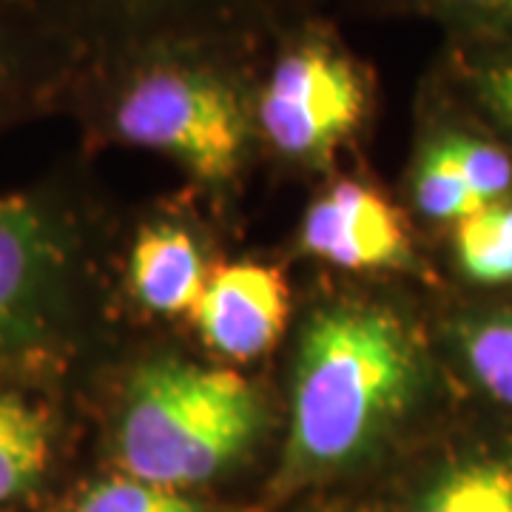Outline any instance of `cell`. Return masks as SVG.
Wrapping results in <instances>:
<instances>
[{"mask_svg": "<svg viewBox=\"0 0 512 512\" xmlns=\"http://www.w3.org/2000/svg\"><path fill=\"white\" fill-rule=\"evenodd\" d=\"M293 23L256 80L254 131L279 157L322 165L367 123L373 77L330 29Z\"/></svg>", "mask_w": 512, "mask_h": 512, "instance_id": "obj_5", "label": "cell"}, {"mask_svg": "<svg viewBox=\"0 0 512 512\" xmlns=\"http://www.w3.org/2000/svg\"><path fill=\"white\" fill-rule=\"evenodd\" d=\"M234 40H160L80 60L57 109H72L97 137L148 148L194 177L237 174L254 131V89Z\"/></svg>", "mask_w": 512, "mask_h": 512, "instance_id": "obj_1", "label": "cell"}, {"mask_svg": "<svg viewBox=\"0 0 512 512\" xmlns=\"http://www.w3.org/2000/svg\"><path fill=\"white\" fill-rule=\"evenodd\" d=\"M23 117H32V114H26V111H0V131L6 126H12V123H18Z\"/></svg>", "mask_w": 512, "mask_h": 512, "instance_id": "obj_19", "label": "cell"}, {"mask_svg": "<svg viewBox=\"0 0 512 512\" xmlns=\"http://www.w3.org/2000/svg\"><path fill=\"white\" fill-rule=\"evenodd\" d=\"M57 382L0 384V507L35 495L55 470L66 433Z\"/></svg>", "mask_w": 512, "mask_h": 512, "instance_id": "obj_10", "label": "cell"}, {"mask_svg": "<svg viewBox=\"0 0 512 512\" xmlns=\"http://www.w3.org/2000/svg\"><path fill=\"white\" fill-rule=\"evenodd\" d=\"M421 350L396 313L333 305L313 316L293 376L288 473L322 476L382 439L419 396Z\"/></svg>", "mask_w": 512, "mask_h": 512, "instance_id": "obj_2", "label": "cell"}, {"mask_svg": "<svg viewBox=\"0 0 512 512\" xmlns=\"http://www.w3.org/2000/svg\"><path fill=\"white\" fill-rule=\"evenodd\" d=\"M379 9L427 15L453 35H512V0H367Z\"/></svg>", "mask_w": 512, "mask_h": 512, "instance_id": "obj_18", "label": "cell"}, {"mask_svg": "<svg viewBox=\"0 0 512 512\" xmlns=\"http://www.w3.org/2000/svg\"><path fill=\"white\" fill-rule=\"evenodd\" d=\"M128 282L137 302L154 313H191L208 271L197 242L177 225L143 228L128 256Z\"/></svg>", "mask_w": 512, "mask_h": 512, "instance_id": "obj_11", "label": "cell"}, {"mask_svg": "<svg viewBox=\"0 0 512 512\" xmlns=\"http://www.w3.org/2000/svg\"><path fill=\"white\" fill-rule=\"evenodd\" d=\"M259 416L254 387L234 370L148 362L123 387L111 450L126 476L185 490L242 458Z\"/></svg>", "mask_w": 512, "mask_h": 512, "instance_id": "obj_4", "label": "cell"}, {"mask_svg": "<svg viewBox=\"0 0 512 512\" xmlns=\"http://www.w3.org/2000/svg\"><path fill=\"white\" fill-rule=\"evenodd\" d=\"M63 512H211L180 490L157 487L126 473L83 484Z\"/></svg>", "mask_w": 512, "mask_h": 512, "instance_id": "obj_17", "label": "cell"}, {"mask_svg": "<svg viewBox=\"0 0 512 512\" xmlns=\"http://www.w3.org/2000/svg\"><path fill=\"white\" fill-rule=\"evenodd\" d=\"M86 55L160 40H237L305 0H32Z\"/></svg>", "mask_w": 512, "mask_h": 512, "instance_id": "obj_6", "label": "cell"}, {"mask_svg": "<svg viewBox=\"0 0 512 512\" xmlns=\"http://www.w3.org/2000/svg\"><path fill=\"white\" fill-rule=\"evenodd\" d=\"M458 353L478 390L512 413V302L470 316L458 328Z\"/></svg>", "mask_w": 512, "mask_h": 512, "instance_id": "obj_16", "label": "cell"}, {"mask_svg": "<svg viewBox=\"0 0 512 512\" xmlns=\"http://www.w3.org/2000/svg\"><path fill=\"white\" fill-rule=\"evenodd\" d=\"M439 77L512 148V35H453Z\"/></svg>", "mask_w": 512, "mask_h": 512, "instance_id": "obj_12", "label": "cell"}, {"mask_svg": "<svg viewBox=\"0 0 512 512\" xmlns=\"http://www.w3.org/2000/svg\"><path fill=\"white\" fill-rule=\"evenodd\" d=\"M458 271L476 285H512V197L495 200L453 225Z\"/></svg>", "mask_w": 512, "mask_h": 512, "instance_id": "obj_15", "label": "cell"}, {"mask_svg": "<svg viewBox=\"0 0 512 512\" xmlns=\"http://www.w3.org/2000/svg\"><path fill=\"white\" fill-rule=\"evenodd\" d=\"M413 194H416L421 214L436 222L456 225L458 220L484 208V202L478 200L473 188L467 185V177L450 148L436 100L427 109V128L421 134L416 168H413Z\"/></svg>", "mask_w": 512, "mask_h": 512, "instance_id": "obj_14", "label": "cell"}, {"mask_svg": "<svg viewBox=\"0 0 512 512\" xmlns=\"http://www.w3.org/2000/svg\"><path fill=\"white\" fill-rule=\"evenodd\" d=\"M86 234L52 188L0 191V384L57 382L83 330Z\"/></svg>", "mask_w": 512, "mask_h": 512, "instance_id": "obj_3", "label": "cell"}, {"mask_svg": "<svg viewBox=\"0 0 512 512\" xmlns=\"http://www.w3.org/2000/svg\"><path fill=\"white\" fill-rule=\"evenodd\" d=\"M416 512H512V447L450 461L421 495Z\"/></svg>", "mask_w": 512, "mask_h": 512, "instance_id": "obj_13", "label": "cell"}, {"mask_svg": "<svg viewBox=\"0 0 512 512\" xmlns=\"http://www.w3.org/2000/svg\"><path fill=\"white\" fill-rule=\"evenodd\" d=\"M83 46L32 0H0V111L57 109Z\"/></svg>", "mask_w": 512, "mask_h": 512, "instance_id": "obj_9", "label": "cell"}, {"mask_svg": "<svg viewBox=\"0 0 512 512\" xmlns=\"http://www.w3.org/2000/svg\"><path fill=\"white\" fill-rule=\"evenodd\" d=\"M188 319L208 348L239 362L254 359L274 348L288 325V285L268 265H222L208 274Z\"/></svg>", "mask_w": 512, "mask_h": 512, "instance_id": "obj_7", "label": "cell"}, {"mask_svg": "<svg viewBox=\"0 0 512 512\" xmlns=\"http://www.w3.org/2000/svg\"><path fill=\"white\" fill-rule=\"evenodd\" d=\"M302 248L350 271L399 268L410 259L399 211L379 191L353 180L336 183L308 208Z\"/></svg>", "mask_w": 512, "mask_h": 512, "instance_id": "obj_8", "label": "cell"}]
</instances>
